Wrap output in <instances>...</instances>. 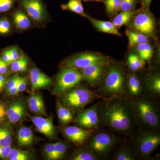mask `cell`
I'll return each mask as SVG.
<instances>
[{
    "instance_id": "obj_1",
    "label": "cell",
    "mask_w": 160,
    "mask_h": 160,
    "mask_svg": "<svg viewBox=\"0 0 160 160\" xmlns=\"http://www.w3.org/2000/svg\"><path fill=\"white\" fill-rule=\"evenodd\" d=\"M98 103V114L102 127L121 136L127 137L136 127L128 99H101Z\"/></svg>"
},
{
    "instance_id": "obj_2",
    "label": "cell",
    "mask_w": 160,
    "mask_h": 160,
    "mask_svg": "<svg viewBox=\"0 0 160 160\" xmlns=\"http://www.w3.org/2000/svg\"><path fill=\"white\" fill-rule=\"evenodd\" d=\"M127 78L125 65L112 61L107 66L100 86L93 90L99 99L114 98L128 99L126 91Z\"/></svg>"
},
{
    "instance_id": "obj_3",
    "label": "cell",
    "mask_w": 160,
    "mask_h": 160,
    "mask_svg": "<svg viewBox=\"0 0 160 160\" xmlns=\"http://www.w3.org/2000/svg\"><path fill=\"white\" fill-rule=\"evenodd\" d=\"M129 102L136 127L149 131L160 130V99L143 95Z\"/></svg>"
},
{
    "instance_id": "obj_4",
    "label": "cell",
    "mask_w": 160,
    "mask_h": 160,
    "mask_svg": "<svg viewBox=\"0 0 160 160\" xmlns=\"http://www.w3.org/2000/svg\"><path fill=\"white\" fill-rule=\"evenodd\" d=\"M123 138L102 127L94 130L85 144L99 160H108Z\"/></svg>"
},
{
    "instance_id": "obj_5",
    "label": "cell",
    "mask_w": 160,
    "mask_h": 160,
    "mask_svg": "<svg viewBox=\"0 0 160 160\" xmlns=\"http://www.w3.org/2000/svg\"><path fill=\"white\" fill-rule=\"evenodd\" d=\"M141 160H151V155L160 145V130L149 131L136 127L127 136Z\"/></svg>"
},
{
    "instance_id": "obj_6",
    "label": "cell",
    "mask_w": 160,
    "mask_h": 160,
    "mask_svg": "<svg viewBox=\"0 0 160 160\" xmlns=\"http://www.w3.org/2000/svg\"><path fill=\"white\" fill-rule=\"evenodd\" d=\"M59 97L58 101L62 106L77 113L99 99L94 90L81 83Z\"/></svg>"
},
{
    "instance_id": "obj_7",
    "label": "cell",
    "mask_w": 160,
    "mask_h": 160,
    "mask_svg": "<svg viewBox=\"0 0 160 160\" xmlns=\"http://www.w3.org/2000/svg\"><path fill=\"white\" fill-rule=\"evenodd\" d=\"M84 81L82 75L79 70L63 67L57 75L53 92L59 96Z\"/></svg>"
},
{
    "instance_id": "obj_8",
    "label": "cell",
    "mask_w": 160,
    "mask_h": 160,
    "mask_svg": "<svg viewBox=\"0 0 160 160\" xmlns=\"http://www.w3.org/2000/svg\"><path fill=\"white\" fill-rule=\"evenodd\" d=\"M129 22V28L133 31L147 37L152 36L154 34L155 20L146 6L139 9Z\"/></svg>"
},
{
    "instance_id": "obj_9",
    "label": "cell",
    "mask_w": 160,
    "mask_h": 160,
    "mask_svg": "<svg viewBox=\"0 0 160 160\" xmlns=\"http://www.w3.org/2000/svg\"><path fill=\"white\" fill-rule=\"evenodd\" d=\"M108 57L95 52H86L74 55L63 61L62 68L67 67L79 69L95 64H109L111 62Z\"/></svg>"
},
{
    "instance_id": "obj_10",
    "label": "cell",
    "mask_w": 160,
    "mask_h": 160,
    "mask_svg": "<svg viewBox=\"0 0 160 160\" xmlns=\"http://www.w3.org/2000/svg\"><path fill=\"white\" fill-rule=\"evenodd\" d=\"M98 102L87 109L78 112L74 121L78 126L87 129L96 130L102 128L98 112Z\"/></svg>"
},
{
    "instance_id": "obj_11",
    "label": "cell",
    "mask_w": 160,
    "mask_h": 160,
    "mask_svg": "<svg viewBox=\"0 0 160 160\" xmlns=\"http://www.w3.org/2000/svg\"><path fill=\"white\" fill-rule=\"evenodd\" d=\"M109 63L93 64L79 69L82 75L84 81L86 82V86L88 88L91 89H96L98 88L102 81L107 66Z\"/></svg>"
},
{
    "instance_id": "obj_12",
    "label": "cell",
    "mask_w": 160,
    "mask_h": 160,
    "mask_svg": "<svg viewBox=\"0 0 160 160\" xmlns=\"http://www.w3.org/2000/svg\"><path fill=\"white\" fill-rule=\"evenodd\" d=\"M138 76L142 83L144 95L160 99L159 71L149 70L141 76Z\"/></svg>"
},
{
    "instance_id": "obj_13",
    "label": "cell",
    "mask_w": 160,
    "mask_h": 160,
    "mask_svg": "<svg viewBox=\"0 0 160 160\" xmlns=\"http://www.w3.org/2000/svg\"><path fill=\"white\" fill-rule=\"evenodd\" d=\"M30 18L38 24L47 19V11L42 0H18Z\"/></svg>"
},
{
    "instance_id": "obj_14",
    "label": "cell",
    "mask_w": 160,
    "mask_h": 160,
    "mask_svg": "<svg viewBox=\"0 0 160 160\" xmlns=\"http://www.w3.org/2000/svg\"><path fill=\"white\" fill-rule=\"evenodd\" d=\"M109 158L112 160H140L127 137H123L113 149Z\"/></svg>"
},
{
    "instance_id": "obj_15",
    "label": "cell",
    "mask_w": 160,
    "mask_h": 160,
    "mask_svg": "<svg viewBox=\"0 0 160 160\" xmlns=\"http://www.w3.org/2000/svg\"><path fill=\"white\" fill-rule=\"evenodd\" d=\"M62 130L64 137L77 146L85 144L94 131L92 129H83L78 126H67Z\"/></svg>"
},
{
    "instance_id": "obj_16",
    "label": "cell",
    "mask_w": 160,
    "mask_h": 160,
    "mask_svg": "<svg viewBox=\"0 0 160 160\" xmlns=\"http://www.w3.org/2000/svg\"><path fill=\"white\" fill-rule=\"evenodd\" d=\"M127 96L130 100L137 99L144 95L142 86L136 72L127 73Z\"/></svg>"
},
{
    "instance_id": "obj_17",
    "label": "cell",
    "mask_w": 160,
    "mask_h": 160,
    "mask_svg": "<svg viewBox=\"0 0 160 160\" xmlns=\"http://www.w3.org/2000/svg\"><path fill=\"white\" fill-rule=\"evenodd\" d=\"M30 77L32 90L46 88L52 83L51 78L36 67L30 69Z\"/></svg>"
},
{
    "instance_id": "obj_18",
    "label": "cell",
    "mask_w": 160,
    "mask_h": 160,
    "mask_svg": "<svg viewBox=\"0 0 160 160\" xmlns=\"http://www.w3.org/2000/svg\"><path fill=\"white\" fill-rule=\"evenodd\" d=\"M38 131L48 138L55 137L56 129L51 118H44L35 117L32 119Z\"/></svg>"
},
{
    "instance_id": "obj_19",
    "label": "cell",
    "mask_w": 160,
    "mask_h": 160,
    "mask_svg": "<svg viewBox=\"0 0 160 160\" xmlns=\"http://www.w3.org/2000/svg\"><path fill=\"white\" fill-rule=\"evenodd\" d=\"M25 106L20 101L12 103L6 111V114L10 122L15 123L20 121L25 114Z\"/></svg>"
},
{
    "instance_id": "obj_20",
    "label": "cell",
    "mask_w": 160,
    "mask_h": 160,
    "mask_svg": "<svg viewBox=\"0 0 160 160\" xmlns=\"http://www.w3.org/2000/svg\"><path fill=\"white\" fill-rule=\"evenodd\" d=\"M86 18H88L94 27L99 31L119 36H122L118 31V28L114 26L112 22L101 21L88 15L87 16Z\"/></svg>"
},
{
    "instance_id": "obj_21",
    "label": "cell",
    "mask_w": 160,
    "mask_h": 160,
    "mask_svg": "<svg viewBox=\"0 0 160 160\" xmlns=\"http://www.w3.org/2000/svg\"><path fill=\"white\" fill-rule=\"evenodd\" d=\"M12 20L15 26L19 30H26L31 27L32 23L30 18L21 9H18L13 12Z\"/></svg>"
},
{
    "instance_id": "obj_22",
    "label": "cell",
    "mask_w": 160,
    "mask_h": 160,
    "mask_svg": "<svg viewBox=\"0 0 160 160\" xmlns=\"http://www.w3.org/2000/svg\"><path fill=\"white\" fill-rule=\"evenodd\" d=\"M77 146V149L71 155L69 160H99L86 144Z\"/></svg>"
},
{
    "instance_id": "obj_23",
    "label": "cell",
    "mask_w": 160,
    "mask_h": 160,
    "mask_svg": "<svg viewBox=\"0 0 160 160\" xmlns=\"http://www.w3.org/2000/svg\"><path fill=\"white\" fill-rule=\"evenodd\" d=\"M28 102L32 111L39 114L45 113V105L42 98L39 94L35 92H32L28 98Z\"/></svg>"
},
{
    "instance_id": "obj_24",
    "label": "cell",
    "mask_w": 160,
    "mask_h": 160,
    "mask_svg": "<svg viewBox=\"0 0 160 160\" xmlns=\"http://www.w3.org/2000/svg\"><path fill=\"white\" fill-rule=\"evenodd\" d=\"M58 117L60 123L63 126H67L74 121L75 116L71 110L62 106L59 101L57 103Z\"/></svg>"
},
{
    "instance_id": "obj_25",
    "label": "cell",
    "mask_w": 160,
    "mask_h": 160,
    "mask_svg": "<svg viewBox=\"0 0 160 160\" xmlns=\"http://www.w3.org/2000/svg\"><path fill=\"white\" fill-rule=\"evenodd\" d=\"M34 141V136L32 131L28 127H22L18 133V144L22 146H29Z\"/></svg>"
},
{
    "instance_id": "obj_26",
    "label": "cell",
    "mask_w": 160,
    "mask_h": 160,
    "mask_svg": "<svg viewBox=\"0 0 160 160\" xmlns=\"http://www.w3.org/2000/svg\"><path fill=\"white\" fill-rule=\"evenodd\" d=\"M138 10L139 9H134L129 11H121L113 18L112 22L118 29L123 25L129 23L132 18L133 17Z\"/></svg>"
},
{
    "instance_id": "obj_27",
    "label": "cell",
    "mask_w": 160,
    "mask_h": 160,
    "mask_svg": "<svg viewBox=\"0 0 160 160\" xmlns=\"http://www.w3.org/2000/svg\"><path fill=\"white\" fill-rule=\"evenodd\" d=\"M126 34L128 38L129 47H134L139 44L148 43L149 39L145 35L139 33L132 29H127Z\"/></svg>"
},
{
    "instance_id": "obj_28",
    "label": "cell",
    "mask_w": 160,
    "mask_h": 160,
    "mask_svg": "<svg viewBox=\"0 0 160 160\" xmlns=\"http://www.w3.org/2000/svg\"><path fill=\"white\" fill-rule=\"evenodd\" d=\"M61 8L63 10H69L84 17H87V15L84 12L82 0H69L66 4L62 5Z\"/></svg>"
},
{
    "instance_id": "obj_29",
    "label": "cell",
    "mask_w": 160,
    "mask_h": 160,
    "mask_svg": "<svg viewBox=\"0 0 160 160\" xmlns=\"http://www.w3.org/2000/svg\"><path fill=\"white\" fill-rule=\"evenodd\" d=\"M134 47L139 56L144 61H149L151 59L152 54V48L148 42L139 44Z\"/></svg>"
},
{
    "instance_id": "obj_30",
    "label": "cell",
    "mask_w": 160,
    "mask_h": 160,
    "mask_svg": "<svg viewBox=\"0 0 160 160\" xmlns=\"http://www.w3.org/2000/svg\"><path fill=\"white\" fill-rule=\"evenodd\" d=\"M122 0H102L105 4L106 13L110 17L116 15L120 11Z\"/></svg>"
},
{
    "instance_id": "obj_31",
    "label": "cell",
    "mask_w": 160,
    "mask_h": 160,
    "mask_svg": "<svg viewBox=\"0 0 160 160\" xmlns=\"http://www.w3.org/2000/svg\"><path fill=\"white\" fill-rule=\"evenodd\" d=\"M28 62L29 61L26 56L22 54L19 58L12 63V71L14 72H25L27 69Z\"/></svg>"
},
{
    "instance_id": "obj_32",
    "label": "cell",
    "mask_w": 160,
    "mask_h": 160,
    "mask_svg": "<svg viewBox=\"0 0 160 160\" xmlns=\"http://www.w3.org/2000/svg\"><path fill=\"white\" fill-rule=\"evenodd\" d=\"M11 160H27L29 159V154L26 151L20 149H11L9 157Z\"/></svg>"
},
{
    "instance_id": "obj_33",
    "label": "cell",
    "mask_w": 160,
    "mask_h": 160,
    "mask_svg": "<svg viewBox=\"0 0 160 160\" xmlns=\"http://www.w3.org/2000/svg\"><path fill=\"white\" fill-rule=\"evenodd\" d=\"M12 31V27L9 20L6 17L0 18V35H8Z\"/></svg>"
},
{
    "instance_id": "obj_34",
    "label": "cell",
    "mask_w": 160,
    "mask_h": 160,
    "mask_svg": "<svg viewBox=\"0 0 160 160\" xmlns=\"http://www.w3.org/2000/svg\"><path fill=\"white\" fill-rule=\"evenodd\" d=\"M12 142L10 132L5 128L0 129V145L2 146H11Z\"/></svg>"
},
{
    "instance_id": "obj_35",
    "label": "cell",
    "mask_w": 160,
    "mask_h": 160,
    "mask_svg": "<svg viewBox=\"0 0 160 160\" xmlns=\"http://www.w3.org/2000/svg\"><path fill=\"white\" fill-rule=\"evenodd\" d=\"M56 148V160L62 159L66 156L68 150V146L66 143L58 142L55 143Z\"/></svg>"
},
{
    "instance_id": "obj_36",
    "label": "cell",
    "mask_w": 160,
    "mask_h": 160,
    "mask_svg": "<svg viewBox=\"0 0 160 160\" xmlns=\"http://www.w3.org/2000/svg\"><path fill=\"white\" fill-rule=\"evenodd\" d=\"M139 0H122L120 7V11H129L134 9Z\"/></svg>"
},
{
    "instance_id": "obj_37",
    "label": "cell",
    "mask_w": 160,
    "mask_h": 160,
    "mask_svg": "<svg viewBox=\"0 0 160 160\" xmlns=\"http://www.w3.org/2000/svg\"><path fill=\"white\" fill-rule=\"evenodd\" d=\"M18 0H0V14L11 10Z\"/></svg>"
},
{
    "instance_id": "obj_38",
    "label": "cell",
    "mask_w": 160,
    "mask_h": 160,
    "mask_svg": "<svg viewBox=\"0 0 160 160\" xmlns=\"http://www.w3.org/2000/svg\"><path fill=\"white\" fill-rule=\"evenodd\" d=\"M45 154L49 160H56L55 145L54 143H50L46 145L45 148Z\"/></svg>"
},
{
    "instance_id": "obj_39",
    "label": "cell",
    "mask_w": 160,
    "mask_h": 160,
    "mask_svg": "<svg viewBox=\"0 0 160 160\" xmlns=\"http://www.w3.org/2000/svg\"><path fill=\"white\" fill-rule=\"evenodd\" d=\"M20 77L18 74L14 75L12 77L9 79V81L6 83V91H9V89L17 85L19 79Z\"/></svg>"
},
{
    "instance_id": "obj_40",
    "label": "cell",
    "mask_w": 160,
    "mask_h": 160,
    "mask_svg": "<svg viewBox=\"0 0 160 160\" xmlns=\"http://www.w3.org/2000/svg\"><path fill=\"white\" fill-rule=\"evenodd\" d=\"M28 80L26 77H20L17 84V87L18 92H22L25 91L27 88Z\"/></svg>"
},
{
    "instance_id": "obj_41",
    "label": "cell",
    "mask_w": 160,
    "mask_h": 160,
    "mask_svg": "<svg viewBox=\"0 0 160 160\" xmlns=\"http://www.w3.org/2000/svg\"><path fill=\"white\" fill-rule=\"evenodd\" d=\"M9 49L10 55H11L12 59L13 62L17 60L22 55H21V50L18 47H11V48H9Z\"/></svg>"
},
{
    "instance_id": "obj_42",
    "label": "cell",
    "mask_w": 160,
    "mask_h": 160,
    "mask_svg": "<svg viewBox=\"0 0 160 160\" xmlns=\"http://www.w3.org/2000/svg\"><path fill=\"white\" fill-rule=\"evenodd\" d=\"M2 59L8 66L11 64L13 62L9 49H5L3 51L2 53Z\"/></svg>"
},
{
    "instance_id": "obj_43",
    "label": "cell",
    "mask_w": 160,
    "mask_h": 160,
    "mask_svg": "<svg viewBox=\"0 0 160 160\" xmlns=\"http://www.w3.org/2000/svg\"><path fill=\"white\" fill-rule=\"evenodd\" d=\"M11 149V146H6L0 145V158H8Z\"/></svg>"
},
{
    "instance_id": "obj_44",
    "label": "cell",
    "mask_w": 160,
    "mask_h": 160,
    "mask_svg": "<svg viewBox=\"0 0 160 160\" xmlns=\"http://www.w3.org/2000/svg\"><path fill=\"white\" fill-rule=\"evenodd\" d=\"M6 114V106L3 104H0V124L5 120Z\"/></svg>"
},
{
    "instance_id": "obj_45",
    "label": "cell",
    "mask_w": 160,
    "mask_h": 160,
    "mask_svg": "<svg viewBox=\"0 0 160 160\" xmlns=\"http://www.w3.org/2000/svg\"><path fill=\"white\" fill-rule=\"evenodd\" d=\"M7 76L4 74H0V91L2 89L3 87L7 82Z\"/></svg>"
},
{
    "instance_id": "obj_46",
    "label": "cell",
    "mask_w": 160,
    "mask_h": 160,
    "mask_svg": "<svg viewBox=\"0 0 160 160\" xmlns=\"http://www.w3.org/2000/svg\"><path fill=\"white\" fill-rule=\"evenodd\" d=\"M7 66L8 65L3 60H2L0 69V74H5L6 73L7 70Z\"/></svg>"
},
{
    "instance_id": "obj_47",
    "label": "cell",
    "mask_w": 160,
    "mask_h": 160,
    "mask_svg": "<svg viewBox=\"0 0 160 160\" xmlns=\"http://www.w3.org/2000/svg\"><path fill=\"white\" fill-rule=\"evenodd\" d=\"M7 92L10 95H15L17 94L19 92L18 91L17 85L11 88L9 91H7Z\"/></svg>"
},
{
    "instance_id": "obj_48",
    "label": "cell",
    "mask_w": 160,
    "mask_h": 160,
    "mask_svg": "<svg viewBox=\"0 0 160 160\" xmlns=\"http://www.w3.org/2000/svg\"><path fill=\"white\" fill-rule=\"evenodd\" d=\"M152 0H141L144 6L148 7L150 5Z\"/></svg>"
},
{
    "instance_id": "obj_49",
    "label": "cell",
    "mask_w": 160,
    "mask_h": 160,
    "mask_svg": "<svg viewBox=\"0 0 160 160\" xmlns=\"http://www.w3.org/2000/svg\"><path fill=\"white\" fill-rule=\"evenodd\" d=\"M85 2H102V0H83Z\"/></svg>"
},
{
    "instance_id": "obj_50",
    "label": "cell",
    "mask_w": 160,
    "mask_h": 160,
    "mask_svg": "<svg viewBox=\"0 0 160 160\" xmlns=\"http://www.w3.org/2000/svg\"><path fill=\"white\" fill-rule=\"evenodd\" d=\"M2 58H0V69H1V64H2Z\"/></svg>"
}]
</instances>
